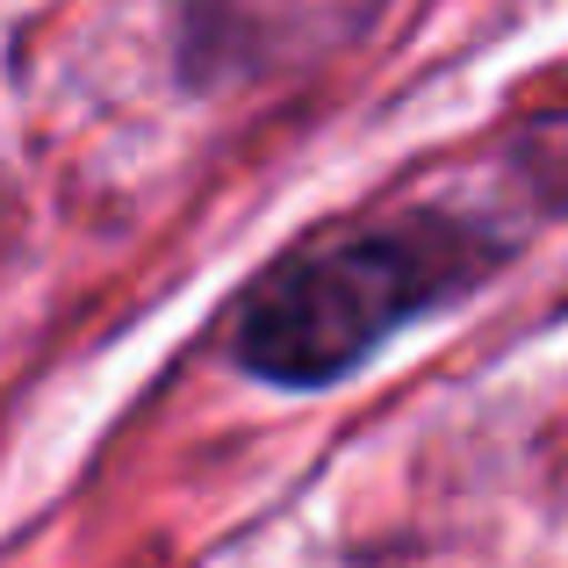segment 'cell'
<instances>
[{
    "instance_id": "1",
    "label": "cell",
    "mask_w": 568,
    "mask_h": 568,
    "mask_svg": "<svg viewBox=\"0 0 568 568\" xmlns=\"http://www.w3.org/2000/svg\"><path fill=\"white\" fill-rule=\"evenodd\" d=\"M504 260V237H483L460 216H403L266 266L231 324V353L252 382L332 388L367 367L403 324L468 295Z\"/></svg>"
}]
</instances>
